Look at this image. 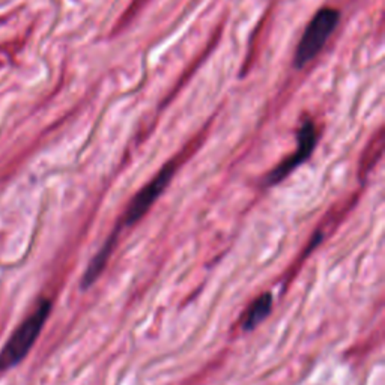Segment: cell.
I'll list each match as a JSON object with an SVG mask.
<instances>
[{"label": "cell", "instance_id": "6da1fadb", "mask_svg": "<svg viewBox=\"0 0 385 385\" xmlns=\"http://www.w3.org/2000/svg\"><path fill=\"white\" fill-rule=\"evenodd\" d=\"M50 300L39 301L34 313L20 325L15 333L11 335V339L5 344L2 352H0V372L14 368L15 364L26 358V355L32 349L39 334H41L48 316H50Z\"/></svg>", "mask_w": 385, "mask_h": 385}, {"label": "cell", "instance_id": "7a4b0ae2", "mask_svg": "<svg viewBox=\"0 0 385 385\" xmlns=\"http://www.w3.org/2000/svg\"><path fill=\"white\" fill-rule=\"evenodd\" d=\"M340 13L334 8H322L314 17L310 20L309 26L305 27V31L300 39L297 52H295L293 64L295 68H304L307 64H310L313 59L318 56L324 45L327 44L328 38L335 31V27L339 24Z\"/></svg>", "mask_w": 385, "mask_h": 385}, {"label": "cell", "instance_id": "3957f363", "mask_svg": "<svg viewBox=\"0 0 385 385\" xmlns=\"http://www.w3.org/2000/svg\"><path fill=\"white\" fill-rule=\"evenodd\" d=\"M175 170H176L175 163L173 161L167 163L163 169L155 175L154 180L151 182H147L143 189L133 197V201L130 202V205H128V208L125 211L122 226H119L121 229L124 226L130 228V226L136 224L147 211H150L151 206L158 201V197L164 193L167 185L170 184Z\"/></svg>", "mask_w": 385, "mask_h": 385}, {"label": "cell", "instance_id": "277c9868", "mask_svg": "<svg viewBox=\"0 0 385 385\" xmlns=\"http://www.w3.org/2000/svg\"><path fill=\"white\" fill-rule=\"evenodd\" d=\"M316 143H318V130H316L314 122L310 119L304 121L297 133V150L270 172V175L266 176L265 184L275 185L286 180L298 166L309 160L314 151Z\"/></svg>", "mask_w": 385, "mask_h": 385}, {"label": "cell", "instance_id": "5b68a950", "mask_svg": "<svg viewBox=\"0 0 385 385\" xmlns=\"http://www.w3.org/2000/svg\"><path fill=\"white\" fill-rule=\"evenodd\" d=\"M117 235H119V229L108 236L106 244L101 247V250L94 256V259L91 262H89L83 279H82V288L83 289L91 288V286L95 283V280L100 277L101 273L104 271L106 265L108 262V258H110V254H112V252L115 250V247H116Z\"/></svg>", "mask_w": 385, "mask_h": 385}, {"label": "cell", "instance_id": "8992f818", "mask_svg": "<svg viewBox=\"0 0 385 385\" xmlns=\"http://www.w3.org/2000/svg\"><path fill=\"white\" fill-rule=\"evenodd\" d=\"M273 310V295L270 292L259 295L245 310L241 318V325L244 331H250L258 327L266 318H268Z\"/></svg>", "mask_w": 385, "mask_h": 385}]
</instances>
